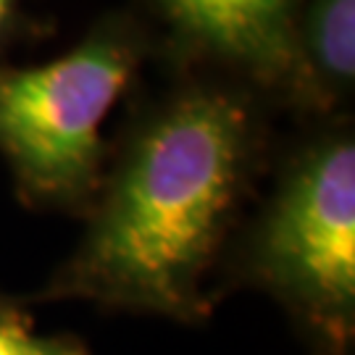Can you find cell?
I'll return each instance as SVG.
<instances>
[{"instance_id": "cell-5", "label": "cell", "mask_w": 355, "mask_h": 355, "mask_svg": "<svg viewBox=\"0 0 355 355\" xmlns=\"http://www.w3.org/2000/svg\"><path fill=\"white\" fill-rule=\"evenodd\" d=\"M297 105L331 111L355 85V0H303L297 13Z\"/></svg>"}, {"instance_id": "cell-7", "label": "cell", "mask_w": 355, "mask_h": 355, "mask_svg": "<svg viewBox=\"0 0 355 355\" xmlns=\"http://www.w3.org/2000/svg\"><path fill=\"white\" fill-rule=\"evenodd\" d=\"M19 3L21 0H0V45L8 40L13 24L19 19Z\"/></svg>"}, {"instance_id": "cell-3", "label": "cell", "mask_w": 355, "mask_h": 355, "mask_svg": "<svg viewBox=\"0 0 355 355\" xmlns=\"http://www.w3.org/2000/svg\"><path fill=\"white\" fill-rule=\"evenodd\" d=\"M237 277L287 311L313 355H353V129L331 127L292 153L242 242Z\"/></svg>"}, {"instance_id": "cell-6", "label": "cell", "mask_w": 355, "mask_h": 355, "mask_svg": "<svg viewBox=\"0 0 355 355\" xmlns=\"http://www.w3.org/2000/svg\"><path fill=\"white\" fill-rule=\"evenodd\" d=\"M0 355H89L69 337H42L32 321L0 297Z\"/></svg>"}, {"instance_id": "cell-4", "label": "cell", "mask_w": 355, "mask_h": 355, "mask_svg": "<svg viewBox=\"0 0 355 355\" xmlns=\"http://www.w3.org/2000/svg\"><path fill=\"white\" fill-rule=\"evenodd\" d=\"M187 53L240 82L297 101V13L303 0H148Z\"/></svg>"}, {"instance_id": "cell-2", "label": "cell", "mask_w": 355, "mask_h": 355, "mask_svg": "<svg viewBox=\"0 0 355 355\" xmlns=\"http://www.w3.org/2000/svg\"><path fill=\"white\" fill-rule=\"evenodd\" d=\"M145 53L142 26L114 13L45 64L0 69V155L26 205L87 211L111 158L103 124Z\"/></svg>"}, {"instance_id": "cell-1", "label": "cell", "mask_w": 355, "mask_h": 355, "mask_svg": "<svg viewBox=\"0 0 355 355\" xmlns=\"http://www.w3.org/2000/svg\"><path fill=\"white\" fill-rule=\"evenodd\" d=\"M261 148L245 87L192 82L171 92L105 168L82 240L40 297L205 321V279L253 187Z\"/></svg>"}]
</instances>
